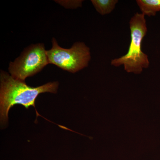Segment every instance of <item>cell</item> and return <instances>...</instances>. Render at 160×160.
<instances>
[{"label": "cell", "instance_id": "1", "mask_svg": "<svg viewBox=\"0 0 160 160\" xmlns=\"http://www.w3.org/2000/svg\"><path fill=\"white\" fill-rule=\"evenodd\" d=\"M0 80V121L2 127H5L8 123V114L12 107L15 105H21L26 109L32 106L36 109L35 101L38 96L45 92L55 94L59 85L57 81L38 87H31L3 70L1 71ZM36 112L37 117L41 116L36 109Z\"/></svg>", "mask_w": 160, "mask_h": 160}, {"label": "cell", "instance_id": "2", "mask_svg": "<svg viewBox=\"0 0 160 160\" xmlns=\"http://www.w3.org/2000/svg\"><path fill=\"white\" fill-rule=\"evenodd\" d=\"M145 16L137 12L129 21L131 41L126 54L112 60L111 64L114 67L123 65L124 69L129 73L140 74L143 69L149 67L148 56L142 50V42L147 32Z\"/></svg>", "mask_w": 160, "mask_h": 160}, {"label": "cell", "instance_id": "3", "mask_svg": "<svg viewBox=\"0 0 160 160\" xmlns=\"http://www.w3.org/2000/svg\"><path fill=\"white\" fill-rule=\"evenodd\" d=\"M52 43L51 49L47 51L49 64L73 73L88 66L91 53L90 49L84 42L75 43L69 49L60 47L55 38L52 39Z\"/></svg>", "mask_w": 160, "mask_h": 160}, {"label": "cell", "instance_id": "4", "mask_svg": "<svg viewBox=\"0 0 160 160\" xmlns=\"http://www.w3.org/2000/svg\"><path fill=\"white\" fill-rule=\"evenodd\" d=\"M48 64L49 60L44 44H32L25 48L14 62H10L9 71L12 77L25 82L26 78L40 72Z\"/></svg>", "mask_w": 160, "mask_h": 160}, {"label": "cell", "instance_id": "5", "mask_svg": "<svg viewBox=\"0 0 160 160\" xmlns=\"http://www.w3.org/2000/svg\"><path fill=\"white\" fill-rule=\"evenodd\" d=\"M136 2L145 16H154L160 11V0H138Z\"/></svg>", "mask_w": 160, "mask_h": 160}, {"label": "cell", "instance_id": "6", "mask_svg": "<svg viewBox=\"0 0 160 160\" xmlns=\"http://www.w3.org/2000/svg\"><path fill=\"white\" fill-rule=\"evenodd\" d=\"M96 10L102 15L109 14L115 8L118 0H91Z\"/></svg>", "mask_w": 160, "mask_h": 160}]
</instances>
